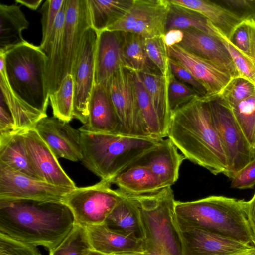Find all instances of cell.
<instances>
[{
  "instance_id": "20",
  "label": "cell",
  "mask_w": 255,
  "mask_h": 255,
  "mask_svg": "<svg viewBox=\"0 0 255 255\" xmlns=\"http://www.w3.org/2000/svg\"><path fill=\"white\" fill-rule=\"evenodd\" d=\"M123 32L103 30L98 33L95 55V84L107 83L121 67Z\"/></svg>"
},
{
  "instance_id": "47",
  "label": "cell",
  "mask_w": 255,
  "mask_h": 255,
  "mask_svg": "<svg viewBox=\"0 0 255 255\" xmlns=\"http://www.w3.org/2000/svg\"><path fill=\"white\" fill-rule=\"evenodd\" d=\"M255 185V159L249 163L233 178L231 187L234 189H250Z\"/></svg>"
},
{
  "instance_id": "31",
  "label": "cell",
  "mask_w": 255,
  "mask_h": 255,
  "mask_svg": "<svg viewBox=\"0 0 255 255\" xmlns=\"http://www.w3.org/2000/svg\"><path fill=\"white\" fill-rule=\"evenodd\" d=\"M91 27L98 33L107 29L121 19L134 0H86Z\"/></svg>"
},
{
  "instance_id": "28",
  "label": "cell",
  "mask_w": 255,
  "mask_h": 255,
  "mask_svg": "<svg viewBox=\"0 0 255 255\" xmlns=\"http://www.w3.org/2000/svg\"><path fill=\"white\" fill-rule=\"evenodd\" d=\"M29 22L20 6L0 4V51L9 49L24 42L22 30L27 29Z\"/></svg>"
},
{
  "instance_id": "21",
  "label": "cell",
  "mask_w": 255,
  "mask_h": 255,
  "mask_svg": "<svg viewBox=\"0 0 255 255\" xmlns=\"http://www.w3.org/2000/svg\"><path fill=\"white\" fill-rule=\"evenodd\" d=\"M119 122L107 87L94 84L90 99L89 116L79 130L81 132L119 134Z\"/></svg>"
},
{
  "instance_id": "4",
  "label": "cell",
  "mask_w": 255,
  "mask_h": 255,
  "mask_svg": "<svg viewBox=\"0 0 255 255\" xmlns=\"http://www.w3.org/2000/svg\"><path fill=\"white\" fill-rule=\"evenodd\" d=\"M246 202L212 195L192 201H175V213L177 218L189 224L255 246L246 216Z\"/></svg>"
},
{
  "instance_id": "11",
  "label": "cell",
  "mask_w": 255,
  "mask_h": 255,
  "mask_svg": "<svg viewBox=\"0 0 255 255\" xmlns=\"http://www.w3.org/2000/svg\"><path fill=\"white\" fill-rule=\"evenodd\" d=\"M170 6L167 0H134L127 12L106 30L135 34L144 38L163 35Z\"/></svg>"
},
{
  "instance_id": "29",
  "label": "cell",
  "mask_w": 255,
  "mask_h": 255,
  "mask_svg": "<svg viewBox=\"0 0 255 255\" xmlns=\"http://www.w3.org/2000/svg\"><path fill=\"white\" fill-rule=\"evenodd\" d=\"M140 74L158 118L163 133L167 137L172 115L168 101L167 76L160 72Z\"/></svg>"
},
{
  "instance_id": "7",
  "label": "cell",
  "mask_w": 255,
  "mask_h": 255,
  "mask_svg": "<svg viewBox=\"0 0 255 255\" xmlns=\"http://www.w3.org/2000/svg\"><path fill=\"white\" fill-rule=\"evenodd\" d=\"M206 98L213 124L227 157L228 167L224 175L232 179L255 159V151L245 137L232 107L219 95Z\"/></svg>"
},
{
  "instance_id": "33",
  "label": "cell",
  "mask_w": 255,
  "mask_h": 255,
  "mask_svg": "<svg viewBox=\"0 0 255 255\" xmlns=\"http://www.w3.org/2000/svg\"><path fill=\"white\" fill-rule=\"evenodd\" d=\"M195 29L218 36V29L205 16L191 9L170 3L165 25V33L172 29Z\"/></svg>"
},
{
  "instance_id": "18",
  "label": "cell",
  "mask_w": 255,
  "mask_h": 255,
  "mask_svg": "<svg viewBox=\"0 0 255 255\" xmlns=\"http://www.w3.org/2000/svg\"><path fill=\"white\" fill-rule=\"evenodd\" d=\"M185 159V156L178 152L176 146L167 137L162 139L130 166L148 167L164 188L171 186L177 181L180 167Z\"/></svg>"
},
{
  "instance_id": "55",
  "label": "cell",
  "mask_w": 255,
  "mask_h": 255,
  "mask_svg": "<svg viewBox=\"0 0 255 255\" xmlns=\"http://www.w3.org/2000/svg\"><path fill=\"white\" fill-rule=\"evenodd\" d=\"M117 255H146L145 252L144 253H131V254H126Z\"/></svg>"
},
{
  "instance_id": "41",
  "label": "cell",
  "mask_w": 255,
  "mask_h": 255,
  "mask_svg": "<svg viewBox=\"0 0 255 255\" xmlns=\"http://www.w3.org/2000/svg\"><path fill=\"white\" fill-rule=\"evenodd\" d=\"M218 33L233 60L239 76L248 80L255 86V61L237 49L218 30Z\"/></svg>"
},
{
  "instance_id": "23",
  "label": "cell",
  "mask_w": 255,
  "mask_h": 255,
  "mask_svg": "<svg viewBox=\"0 0 255 255\" xmlns=\"http://www.w3.org/2000/svg\"><path fill=\"white\" fill-rule=\"evenodd\" d=\"M0 97L6 103L14 120L18 132L34 128L47 116L17 97L11 89L5 75V52L0 51Z\"/></svg>"
},
{
  "instance_id": "51",
  "label": "cell",
  "mask_w": 255,
  "mask_h": 255,
  "mask_svg": "<svg viewBox=\"0 0 255 255\" xmlns=\"http://www.w3.org/2000/svg\"><path fill=\"white\" fill-rule=\"evenodd\" d=\"M146 255H171L162 246L156 243L144 241Z\"/></svg>"
},
{
  "instance_id": "2",
  "label": "cell",
  "mask_w": 255,
  "mask_h": 255,
  "mask_svg": "<svg viewBox=\"0 0 255 255\" xmlns=\"http://www.w3.org/2000/svg\"><path fill=\"white\" fill-rule=\"evenodd\" d=\"M167 137L186 159L215 175L226 172L227 157L206 97H199L172 113Z\"/></svg>"
},
{
  "instance_id": "48",
  "label": "cell",
  "mask_w": 255,
  "mask_h": 255,
  "mask_svg": "<svg viewBox=\"0 0 255 255\" xmlns=\"http://www.w3.org/2000/svg\"><path fill=\"white\" fill-rule=\"evenodd\" d=\"M0 100V140H1L18 132L6 103L1 97Z\"/></svg>"
},
{
  "instance_id": "24",
  "label": "cell",
  "mask_w": 255,
  "mask_h": 255,
  "mask_svg": "<svg viewBox=\"0 0 255 255\" xmlns=\"http://www.w3.org/2000/svg\"><path fill=\"white\" fill-rule=\"evenodd\" d=\"M105 223L111 229L145 241L146 233L139 207L127 195L113 209Z\"/></svg>"
},
{
  "instance_id": "35",
  "label": "cell",
  "mask_w": 255,
  "mask_h": 255,
  "mask_svg": "<svg viewBox=\"0 0 255 255\" xmlns=\"http://www.w3.org/2000/svg\"><path fill=\"white\" fill-rule=\"evenodd\" d=\"M74 82L71 74L63 79L59 88L49 95L53 116L69 122L74 117Z\"/></svg>"
},
{
  "instance_id": "17",
  "label": "cell",
  "mask_w": 255,
  "mask_h": 255,
  "mask_svg": "<svg viewBox=\"0 0 255 255\" xmlns=\"http://www.w3.org/2000/svg\"><path fill=\"white\" fill-rule=\"evenodd\" d=\"M168 57L188 69L205 87L208 97L219 94L232 78L224 69L177 44L167 47Z\"/></svg>"
},
{
  "instance_id": "54",
  "label": "cell",
  "mask_w": 255,
  "mask_h": 255,
  "mask_svg": "<svg viewBox=\"0 0 255 255\" xmlns=\"http://www.w3.org/2000/svg\"><path fill=\"white\" fill-rule=\"evenodd\" d=\"M86 255H109L91 250Z\"/></svg>"
},
{
  "instance_id": "16",
  "label": "cell",
  "mask_w": 255,
  "mask_h": 255,
  "mask_svg": "<svg viewBox=\"0 0 255 255\" xmlns=\"http://www.w3.org/2000/svg\"><path fill=\"white\" fill-rule=\"evenodd\" d=\"M21 133L31 163L42 181L61 187L72 189L77 187L34 128Z\"/></svg>"
},
{
  "instance_id": "9",
  "label": "cell",
  "mask_w": 255,
  "mask_h": 255,
  "mask_svg": "<svg viewBox=\"0 0 255 255\" xmlns=\"http://www.w3.org/2000/svg\"><path fill=\"white\" fill-rule=\"evenodd\" d=\"M106 86L119 122V134L151 137L139 109L132 71L121 67Z\"/></svg>"
},
{
  "instance_id": "27",
  "label": "cell",
  "mask_w": 255,
  "mask_h": 255,
  "mask_svg": "<svg viewBox=\"0 0 255 255\" xmlns=\"http://www.w3.org/2000/svg\"><path fill=\"white\" fill-rule=\"evenodd\" d=\"M66 9V0H64L50 33L39 46L47 58L46 79L49 95L56 90Z\"/></svg>"
},
{
  "instance_id": "32",
  "label": "cell",
  "mask_w": 255,
  "mask_h": 255,
  "mask_svg": "<svg viewBox=\"0 0 255 255\" xmlns=\"http://www.w3.org/2000/svg\"><path fill=\"white\" fill-rule=\"evenodd\" d=\"M122 55L124 67L131 71L160 72L148 57L145 38L141 36L123 32Z\"/></svg>"
},
{
  "instance_id": "49",
  "label": "cell",
  "mask_w": 255,
  "mask_h": 255,
  "mask_svg": "<svg viewBox=\"0 0 255 255\" xmlns=\"http://www.w3.org/2000/svg\"><path fill=\"white\" fill-rule=\"evenodd\" d=\"M245 210L248 223L255 240V192L252 198L246 201Z\"/></svg>"
},
{
  "instance_id": "42",
  "label": "cell",
  "mask_w": 255,
  "mask_h": 255,
  "mask_svg": "<svg viewBox=\"0 0 255 255\" xmlns=\"http://www.w3.org/2000/svg\"><path fill=\"white\" fill-rule=\"evenodd\" d=\"M163 35L145 38V46L150 60L162 75L167 76L169 57Z\"/></svg>"
},
{
  "instance_id": "46",
  "label": "cell",
  "mask_w": 255,
  "mask_h": 255,
  "mask_svg": "<svg viewBox=\"0 0 255 255\" xmlns=\"http://www.w3.org/2000/svg\"><path fill=\"white\" fill-rule=\"evenodd\" d=\"M217 2L242 21L255 20V0H221Z\"/></svg>"
},
{
  "instance_id": "50",
  "label": "cell",
  "mask_w": 255,
  "mask_h": 255,
  "mask_svg": "<svg viewBox=\"0 0 255 255\" xmlns=\"http://www.w3.org/2000/svg\"><path fill=\"white\" fill-rule=\"evenodd\" d=\"M166 47H170L179 44L183 38L182 30L172 29L166 32L163 35Z\"/></svg>"
},
{
  "instance_id": "3",
  "label": "cell",
  "mask_w": 255,
  "mask_h": 255,
  "mask_svg": "<svg viewBox=\"0 0 255 255\" xmlns=\"http://www.w3.org/2000/svg\"><path fill=\"white\" fill-rule=\"evenodd\" d=\"M162 139L81 132V161L101 180L112 181Z\"/></svg>"
},
{
  "instance_id": "25",
  "label": "cell",
  "mask_w": 255,
  "mask_h": 255,
  "mask_svg": "<svg viewBox=\"0 0 255 255\" xmlns=\"http://www.w3.org/2000/svg\"><path fill=\"white\" fill-rule=\"evenodd\" d=\"M112 183L128 196L150 194L163 188L157 177L144 165L129 166L113 179Z\"/></svg>"
},
{
  "instance_id": "38",
  "label": "cell",
  "mask_w": 255,
  "mask_h": 255,
  "mask_svg": "<svg viewBox=\"0 0 255 255\" xmlns=\"http://www.w3.org/2000/svg\"><path fill=\"white\" fill-rule=\"evenodd\" d=\"M167 95L169 107L172 113L200 97L194 90L176 79L170 70L167 75Z\"/></svg>"
},
{
  "instance_id": "39",
  "label": "cell",
  "mask_w": 255,
  "mask_h": 255,
  "mask_svg": "<svg viewBox=\"0 0 255 255\" xmlns=\"http://www.w3.org/2000/svg\"><path fill=\"white\" fill-rule=\"evenodd\" d=\"M229 40L237 49L255 61V20L243 21Z\"/></svg>"
},
{
  "instance_id": "5",
  "label": "cell",
  "mask_w": 255,
  "mask_h": 255,
  "mask_svg": "<svg viewBox=\"0 0 255 255\" xmlns=\"http://www.w3.org/2000/svg\"><path fill=\"white\" fill-rule=\"evenodd\" d=\"M47 58L39 46L25 41L5 52V75L14 93L46 114L49 101Z\"/></svg>"
},
{
  "instance_id": "44",
  "label": "cell",
  "mask_w": 255,
  "mask_h": 255,
  "mask_svg": "<svg viewBox=\"0 0 255 255\" xmlns=\"http://www.w3.org/2000/svg\"><path fill=\"white\" fill-rule=\"evenodd\" d=\"M169 68L176 79L192 88L200 97H208L205 87L183 66L169 58Z\"/></svg>"
},
{
  "instance_id": "37",
  "label": "cell",
  "mask_w": 255,
  "mask_h": 255,
  "mask_svg": "<svg viewBox=\"0 0 255 255\" xmlns=\"http://www.w3.org/2000/svg\"><path fill=\"white\" fill-rule=\"evenodd\" d=\"M232 108L245 137L255 151V91L250 97Z\"/></svg>"
},
{
  "instance_id": "34",
  "label": "cell",
  "mask_w": 255,
  "mask_h": 255,
  "mask_svg": "<svg viewBox=\"0 0 255 255\" xmlns=\"http://www.w3.org/2000/svg\"><path fill=\"white\" fill-rule=\"evenodd\" d=\"M132 72L139 109L147 132L151 137L164 138L165 137L162 130L158 118L142 81L140 74L136 71Z\"/></svg>"
},
{
  "instance_id": "13",
  "label": "cell",
  "mask_w": 255,
  "mask_h": 255,
  "mask_svg": "<svg viewBox=\"0 0 255 255\" xmlns=\"http://www.w3.org/2000/svg\"><path fill=\"white\" fill-rule=\"evenodd\" d=\"M90 27L91 22L86 0H66L56 90L65 77L71 74L84 33Z\"/></svg>"
},
{
  "instance_id": "30",
  "label": "cell",
  "mask_w": 255,
  "mask_h": 255,
  "mask_svg": "<svg viewBox=\"0 0 255 255\" xmlns=\"http://www.w3.org/2000/svg\"><path fill=\"white\" fill-rule=\"evenodd\" d=\"M0 161L18 172L42 181L31 163L21 132L0 140Z\"/></svg>"
},
{
  "instance_id": "45",
  "label": "cell",
  "mask_w": 255,
  "mask_h": 255,
  "mask_svg": "<svg viewBox=\"0 0 255 255\" xmlns=\"http://www.w3.org/2000/svg\"><path fill=\"white\" fill-rule=\"evenodd\" d=\"M64 0H47L42 5L40 9L42 31L41 42H44L50 33Z\"/></svg>"
},
{
  "instance_id": "12",
  "label": "cell",
  "mask_w": 255,
  "mask_h": 255,
  "mask_svg": "<svg viewBox=\"0 0 255 255\" xmlns=\"http://www.w3.org/2000/svg\"><path fill=\"white\" fill-rule=\"evenodd\" d=\"M182 255H234L255 246L192 225L176 216Z\"/></svg>"
},
{
  "instance_id": "40",
  "label": "cell",
  "mask_w": 255,
  "mask_h": 255,
  "mask_svg": "<svg viewBox=\"0 0 255 255\" xmlns=\"http://www.w3.org/2000/svg\"><path fill=\"white\" fill-rule=\"evenodd\" d=\"M255 91V86L253 83L238 76L232 78L218 95L233 108L252 95Z\"/></svg>"
},
{
  "instance_id": "15",
  "label": "cell",
  "mask_w": 255,
  "mask_h": 255,
  "mask_svg": "<svg viewBox=\"0 0 255 255\" xmlns=\"http://www.w3.org/2000/svg\"><path fill=\"white\" fill-rule=\"evenodd\" d=\"M56 157L81 161V132L54 116L43 118L34 128Z\"/></svg>"
},
{
  "instance_id": "22",
  "label": "cell",
  "mask_w": 255,
  "mask_h": 255,
  "mask_svg": "<svg viewBox=\"0 0 255 255\" xmlns=\"http://www.w3.org/2000/svg\"><path fill=\"white\" fill-rule=\"evenodd\" d=\"M86 227L93 250L109 255L145 252L144 241L111 229L105 223Z\"/></svg>"
},
{
  "instance_id": "26",
  "label": "cell",
  "mask_w": 255,
  "mask_h": 255,
  "mask_svg": "<svg viewBox=\"0 0 255 255\" xmlns=\"http://www.w3.org/2000/svg\"><path fill=\"white\" fill-rule=\"evenodd\" d=\"M171 4L197 12L207 18L227 38L243 21L217 2L208 0H171Z\"/></svg>"
},
{
  "instance_id": "36",
  "label": "cell",
  "mask_w": 255,
  "mask_h": 255,
  "mask_svg": "<svg viewBox=\"0 0 255 255\" xmlns=\"http://www.w3.org/2000/svg\"><path fill=\"white\" fill-rule=\"evenodd\" d=\"M92 249L86 227L76 223L73 228L49 255H86Z\"/></svg>"
},
{
  "instance_id": "53",
  "label": "cell",
  "mask_w": 255,
  "mask_h": 255,
  "mask_svg": "<svg viewBox=\"0 0 255 255\" xmlns=\"http://www.w3.org/2000/svg\"><path fill=\"white\" fill-rule=\"evenodd\" d=\"M234 255H255V248L250 250L238 253Z\"/></svg>"
},
{
  "instance_id": "8",
  "label": "cell",
  "mask_w": 255,
  "mask_h": 255,
  "mask_svg": "<svg viewBox=\"0 0 255 255\" xmlns=\"http://www.w3.org/2000/svg\"><path fill=\"white\" fill-rule=\"evenodd\" d=\"M110 180H101L87 187H76L67 194L63 202L72 211L76 223L85 226L101 224L126 195L114 190Z\"/></svg>"
},
{
  "instance_id": "10",
  "label": "cell",
  "mask_w": 255,
  "mask_h": 255,
  "mask_svg": "<svg viewBox=\"0 0 255 255\" xmlns=\"http://www.w3.org/2000/svg\"><path fill=\"white\" fill-rule=\"evenodd\" d=\"M98 32L92 27L85 31L71 74L74 82L73 117L83 124L89 116V106L95 84V55Z\"/></svg>"
},
{
  "instance_id": "14",
  "label": "cell",
  "mask_w": 255,
  "mask_h": 255,
  "mask_svg": "<svg viewBox=\"0 0 255 255\" xmlns=\"http://www.w3.org/2000/svg\"><path fill=\"white\" fill-rule=\"evenodd\" d=\"M73 189L34 179L0 161V199L63 201Z\"/></svg>"
},
{
  "instance_id": "52",
  "label": "cell",
  "mask_w": 255,
  "mask_h": 255,
  "mask_svg": "<svg viewBox=\"0 0 255 255\" xmlns=\"http://www.w3.org/2000/svg\"><path fill=\"white\" fill-rule=\"evenodd\" d=\"M15 1L17 3H19L22 5H24L25 6L27 7L28 8L32 10H36L42 2V0H15Z\"/></svg>"
},
{
  "instance_id": "43",
  "label": "cell",
  "mask_w": 255,
  "mask_h": 255,
  "mask_svg": "<svg viewBox=\"0 0 255 255\" xmlns=\"http://www.w3.org/2000/svg\"><path fill=\"white\" fill-rule=\"evenodd\" d=\"M0 255H41L36 246L0 233Z\"/></svg>"
},
{
  "instance_id": "19",
  "label": "cell",
  "mask_w": 255,
  "mask_h": 255,
  "mask_svg": "<svg viewBox=\"0 0 255 255\" xmlns=\"http://www.w3.org/2000/svg\"><path fill=\"white\" fill-rule=\"evenodd\" d=\"M182 30L183 38L178 45L221 67L232 78L239 76L233 60L218 33V36H214L195 29Z\"/></svg>"
},
{
  "instance_id": "1",
  "label": "cell",
  "mask_w": 255,
  "mask_h": 255,
  "mask_svg": "<svg viewBox=\"0 0 255 255\" xmlns=\"http://www.w3.org/2000/svg\"><path fill=\"white\" fill-rule=\"evenodd\" d=\"M76 223L63 201L0 199V233L49 251L59 245Z\"/></svg>"
},
{
  "instance_id": "6",
  "label": "cell",
  "mask_w": 255,
  "mask_h": 255,
  "mask_svg": "<svg viewBox=\"0 0 255 255\" xmlns=\"http://www.w3.org/2000/svg\"><path fill=\"white\" fill-rule=\"evenodd\" d=\"M138 205L146 233L145 241L162 246L171 255H182V243L176 223L171 186L155 193L128 196Z\"/></svg>"
}]
</instances>
